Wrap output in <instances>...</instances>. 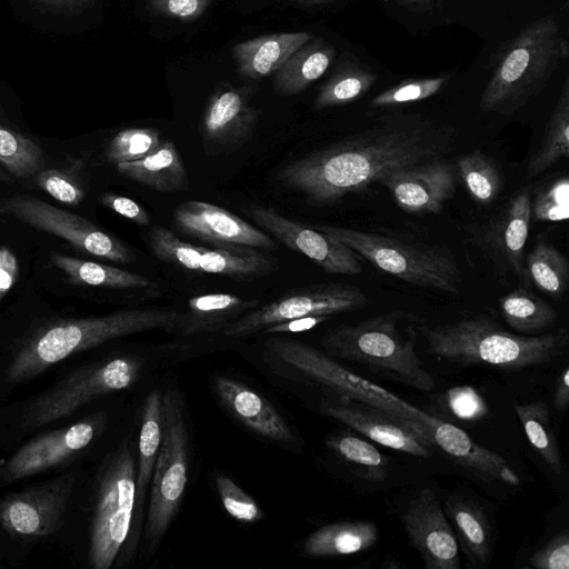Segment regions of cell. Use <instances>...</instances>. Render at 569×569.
Instances as JSON below:
<instances>
[{
  "instance_id": "obj_32",
  "label": "cell",
  "mask_w": 569,
  "mask_h": 569,
  "mask_svg": "<svg viewBox=\"0 0 569 569\" xmlns=\"http://www.w3.org/2000/svg\"><path fill=\"white\" fill-rule=\"evenodd\" d=\"M50 261L74 284L119 289H144L154 286L150 279L139 273L59 252H52Z\"/></svg>"
},
{
  "instance_id": "obj_22",
  "label": "cell",
  "mask_w": 569,
  "mask_h": 569,
  "mask_svg": "<svg viewBox=\"0 0 569 569\" xmlns=\"http://www.w3.org/2000/svg\"><path fill=\"white\" fill-rule=\"evenodd\" d=\"M433 447L439 448L455 463L482 479L519 486V477L498 453L476 443L462 429L432 416L429 423Z\"/></svg>"
},
{
  "instance_id": "obj_23",
  "label": "cell",
  "mask_w": 569,
  "mask_h": 569,
  "mask_svg": "<svg viewBox=\"0 0 569 569\" xmlns=\"http://www.w3.org/2000/svg\"><path fill=\"white\" fill-rule=\"evenodd\" d=\"M442 508L467 566L473 569L488 568L493 555L496 533L482 506L475 499L455 492L448 497Z\"/></svg>"
},
{
  "instance_id": "obj_31",
  "label": "cell",
  "mask_w": 569,
  "mask_h": 569,
  "mask_svg": "<svg viewBox=\"0 0 569 569\" xmlns=\"http://www.w3.org/2000/svg\"><path fill=\"white\" fill-rule=\"evenodd\" d=\"M162 431V400L159 392L154 390L147 396L141 416L134 505V511L139 517L160 450Z\"/></svg>"
},
{
  "instance_id": "obj_1",
  "label": "cell",
  "mask_w": 569,
  "mask_h": 569,
  "mask_svg": "<svg viewBox=\"0 0 569 569\" xmlns=\"http://www.w3.org/2000/svg\"><path fill=\"white\" fill-rule=\"evenodd\" d=\"M456 132L421 114L395 113L282 167L277 180L312 202L329 204L385 176L455 149Z\"/></svg>"
},
{
  "instance_id": "obj_56",
  "label": "cell",
  "mask_w": 569,
  "mask_h": 569,
  "mask_svg": "<svg viewBox=\"0 0 569 569\" xmlns=\"http://www.w3.org/2000/svg\"><path fill=\"white\" fill-rule=\"evenodd\" d=\"M401 4L413 9H427L433 0H398Z\"/></svg>"
},
{
  "instance_id": "obj_46",
  "label": "cell",
  "mask_w": 569,
  "mask_h": 569,
  "mask_svg": "<svg viewBox=\"0 0 569 569\" xmlns=\"http://www.w3.org/2000/svg\"><path fill=\"white\" fill-rule=\"evenodd\" d=\"M216 486L226 511L241 522H256L263 518L257 502L224 475L216 476Z\"/></svg>"
},
{
  "instance_id": "obj_45",
  "label": "cell",
  "mask_w": 569,
  "mask_h": 569,
  "mask_svg": "<svg viewBox=\"0 0 569 569\" xmlns=\"http://www.w3.org/2000/svg\"><path fill=\"white\" fill-rule=\"evenodd\" d=\"M448 79V76L407 79L378 93L370 101V106L372 108H390L428 99L438 93Z\"/></svg>"
},
{
  "instance_id": "obj_26",
  "label": "cell",
  "mask_w": 569,
  "mask_h": 569,
  "mask_svg": "<svg viewBox=\"0 0 569 569\" xmlns=\"http://www.w3.org/2000/svg\"><path fill=\"white\" fill-rule=\"evenodd\" d=\"M116 168L121 176L159 192L183 191L189 183L183 160L170 139H162L158 149L149 156L118 163Z\"/></svg>"
},
{
  "instance_id": "obj_11",
  "label": "cell",
  "mask_w": 569,
  "mask_h": 569,
  "mask_svg": "<svg viewBox=\"0 0 569 569\" xmlns=\"http://www.w3.org/2000/svg\"><path fill=\"white\" fill-rule=\"evenodd\" d=\"M0 213L59 237L88 254L117 263H131L134 260L129 248L90 220L37 197L14 194L3 198L0 200Z\"/></svg>"
},
{
  "instance_id": "obj_40",
  "label": "cell",
  "mask_w": 569,
  "mask_h": 569,
  "mask_svg": "<svg viewBox=\"0 0 569 569\" xmlns=\"http://www.w3.org/2000/svg\"><path fill=\"white\" fill-rule=\"evenodd\" d=\"M0 164L16 178L29 179L44 168L46 154L28 137L0 124Z\"/></svg>"
},
{
  "instance_id": "obj_17",
  "label": "cell",
  "mask_w": 569,
  "mask_h": 569,
  "mask_svg": "<svg viewBox=\"0 0 569 569\" xmlns=\"http://www.w3.org/2000/svg\"><path fill=\"white\" fill-rule=\"evenodd\" d=\"M329 418L356 430L383 447L429 458L433 446L402 419L362 401L332 397L320 403Z\"/></svg>"
},
{
  "instance_id": "obj_44",
  "label": "cell",
  "mask_w": 569,
  "mask_h": 569,
  "mask_svg": "<svg viewBox=\"0 0 569 569\" xmlns=\"http://www.w3.org/2000/svg\"><path fill=\"white\" fill-rule=\"evenodd\" d=\"M531 218L543 222H561L569 217V179L559 177L531 196Z\"/></svg>"
},
{
  "instance_id": "obj_54",
  "label": "cell",
  "mask_w": 569,
  "mask_h": 569,
  "mask_svg": "<svg viewBox=\"0 0 569 569\" xmlns=\"http://www.w3.org/2000/svg\"><path fill=\"white\" fill-rule=\"evenodd\" d=\"M36 1L46 7L56 8V9L64 10V11H76V10H79V9L88 6L93 0H36Z\"/></svg>"
},
{
  "instance_id": "obj_50",
  "label": "cell",
  "mask_w": 569,
  "mask_h": 569,
  "mask_svg": "<svg viewBox=\"0 0 569 569\" xmlns=\"http://www.w3.org/2000/svg\"><path fill=\"white\" fill-rule=\"evenodd\" d=\"M100 202L119 216L139 224L147 227L150 224L148 211L134 200L112 192H104L100 197Z\"/></svg>"
},
{
  "instance_id": "obj_15",
  "label": "cell",
  "mask_w": 569,
  "mask_h": 569,
  "mask_svg": "<svg viewBox=\"0 0 569 569\" xmlns=\"http://www.w3.org/2000/svg\"><path fill=\"white\" fill-rule=\"evenodd\" d=\"M531 192L521 189L488 222L476 232L481 249L489 256L496 270L516 277L522 287H530L525 263L530 221Z\"/></svg>"
},
{
  "instance_id": "obj_47",
  "label": "cell",
  "mask_w": 569,
  "mask_h": 569,
  "mask_svg": "<svg viewBox=\"0 0 569 569\" xmlns=\"http://www.w3.org/2000/svg\"><path fill=\"white\" fill-rule=\"evenodd\" d=\"M443 400L449 412L463 421H479L489 413L487 402L471 386H458L448 389Z\"/></svg>"
},
{
  "instance_id": "obj_24",
  "label": "cell",
  "mask_w": 569,
  "mask_h": 569,
  "mask_svg": "<svg viewBox=\"0 0 569 569\" xmlns=\"http://www.w3.org/2000/svg\"><path fill=\"white\" fill-rule=\"evenodd\" d=\"M214 388L221 401L244 426L279 442H292L295 436L279 412L259 393L237 380L218 377Z\"/></svg>"
},
{
  "instance_id": "obj_19",
  "label": "cell",
  "mask_w": 569,
  "mask_h": 569,
  "mask_svg": "<svg viewBox=\"0 0 569 569\" xmlns=\"http://www.w3.org/2000/svg\"><path fill=\"white\" fill-rule=\"evenodd\" d=\"M253 88L222 84L209 98L201 121V137L208 154L229 153L252 134L260 111L250 104Z\"/></svg>"
},
{
  "instance_id": "obj_10",
  "label": "cell",
  "mask_w": 569,
  "mask_h": 569,
  "mask_svg": "<svg viewBox=\"0 0 569 569\" xmlns=\"http://www.w3.org/2000/svg\"><path fill=\"white\" fill-rule=\"evenodd\" d=\"M162 400L163 431L151 477L146 538L154 547L168 530L188 481V435L179 396L169 390Z\"/></svg>"
},
{
  "instance_id": "obj_35",
  "label": "cell",
  "mask_w": 569,
  "mask_h": 569,
  "mask_svg": "<svg viewBox=\"0 0 569 569\" xmlns=\"http://www.w3.org/2000/svg\"><path fill=\"white\" fill-rule=\"evenodd\" d=\"M569 154V82L566 80L558 101L546 124L540 144L527 166V177L533 178Z\"/></svg>"
},
{
  "instance_id": "obj_4",
  "label": "cell",
  "mask_w": 569,
  "mask_h": 569,
  "mask_svg": "<svg viewBox=\"0 0 569 569\" xmlns=\"http://www.w3.org/2000/svg\"><path fill=\"white\" fill-rule=\"evenodd\" d=\"M417 320L405 311L382 313L355 325L338 326L322 337L321 343L332 358L429 392L436 389V381L416 352Z\"/></svg>"
},
{
  "instance_id": "obj_8",
  "label": "cell",
  "mask_w": 569,
  "mask_h": 569,
  "mask_svg": "<svg viewBox=\"0 0 569 569\" xmlns=\"http://www.w3.org/2000/svg\"><path fill=\"white\" fill-rule=\"evenodd\" d=\"M268 348L277 358L331 391L333 397L358 400L382 409L410 423L432 445L429 430L431 415L360 377L328 353L290 339L270 340Z\"/></svg>"
},
{
  "instance_id": "obj_48",
  "label": "cell",
  "mask_w": 569,
  "mask_h": 569,
  "mask_svg": "<svg viewBox=\"0 0 569 569\" xmlns=\"http://www.w3.org/2000/svg\"><path fill=\"white\" fill-rule=\"evenodd\" d=\"M535 569H569V535L559 532L541 548L537 549L528 560Z\"/></svg>"
},
{
  "instance_id": "obj_9",
  "label": "cell",
  "mask_w": 569,
  "mask_h": 569,
  "mask_svg": "<svg viewBox=\"0 0 569 569\" xmlns=\"http://www.w3.org/2000/svg\"><path fill=\"white\" fill-rule=\"evenodd\" d=\"M142 368V359L133 356L78 367L28 403L21 426L31 430L67 418L90 401L131 387Z\"/></svg>"
},
{
  "instance_id": "obj_27",
  "label": "cell",
  "mask_w": 569,
  "mask_h": 569,
  "mask_svg": "<svg viewBox=\"0 0 569 569\" xmlns=\"http://www.w3.org/2000/svg\"><path fill=\"white\" fill-rule=\"evenodd\" d=\"M259 300L231 293H207L188 300L178 326L184 337L223 330L244 313L257 308Z\"/></svg>"
},
{
  "instance_id": "obj_7",
  "label": "cell",
  "mask_w": 569,
  "mask_h": 569,
  "mask_svg": "<svg viewBox=\"0 0 569 569\" xmlns=\"http://www.w3.org/2000/svg\"><path fill=\"white\" fill-rule=\"evenodd\" d=\"M136 505V465L124 440L102 461L94 479L88 560L93 569H109L130 533Z\"/></svg>"
},
{
  "instance_id": "obj_14",
  "label": "cell",
  "mask_w": 569,
  "mask_h": 569,
  "mask_svg": "<svg viewBox=\"0 0 569 569\" xmlns=\"http://www.w3.org/2000/svg\"><path fill=\"white\" fill-rule=\"evenodd\" d=\"M106 417L94 413L72 425L43 432L21 446L7 461L6 482H14L64 465L101 433Z\"/></svg>"
},
{
  "instance_id": "obj_28",
  "label": "cell",
  "mask_w": 569,
  "mask_h": 569,
  "mask_svg": "<svg viewBox=\"0 0 569 569\" xmlns=\"http://www.w3.org/2000/svg\"><path fill=\"white\" fill-rule=\"evenodd\" d=\"M379 539L377 525L371 520H345L328 523L313 531L302 543L309 557H338L367 551Z\"/></svg>"
},
{
  "instance_id": "obj_13",
  "label": "cell",
  "mask_w": 569,
  "mask_h": 569,
  "mask_svg": "<svg viewBox=\"0 0 569 569\" xmlns=\"http://www.w3.org/2000/svg\"><path fill=\"white\" fill-rule=\"evenodd\" d=\"M76 478L64 473L0 499V525L11 536L41 538L59 531Z\"/></svg>"
},
{
  "instance_id": "obj_57",
  "label": "cell",
  "mask_w": 569,
  "mask_h": 569,
  "mask_svg": "<svg viewBox=\"0 0 569 569\" xmlns=\"http://www.w3.org/2000/svg\"><path fill=\"white\" fill-rule=\"evenodd\" d=\"M290 1H295L298 3H302V4H319V3L327 2L329 0H290Z\"/></svg>"
},
{
  "instance_id": "obj_39",
  "label": "cell",
  "mask_w": 569,
  "mask_h": 569,
  "mask_svg": "<svg viewBox=\"0 0 569 569\" xmlns=\"http://www.w3.org/2000/svg\"><path fill=\"white\" fill-rule=\"evenodd\" d=\"M530 281L546 295L558 299L569 286V264L551 243L541 241L525 259Z\"/></svg>"
},
{
  "instance_id": "obj_29",
  "label": "cell",
  "mask_w": 569,
  "mask_h": 569,
  "mask_svg": "<svg viewBox=\"0 0 569 569\" xmlns=\"http://www.w3.org/2000/svg\"><path fill=\"white\" fill-rule=\"evenodd\" d=\"M335 54V48L325 39L308 41L274 73L276 92L282 96L302 92L327 71Z\"/></svg>"
},
{
  "instance_id": "obj_20",
  "label": "cell",
  "mask_w": 569,
  "mask_h": 569,
  "mask_svg": "<svg viewBox=\"0 0 569 569\" xmlns=\"http://www.w3.org/2000/svg\"><path fill=\"white\" fill-rule=\"evenodd\" d=\"M398 207L407 213H440L452 198L457 170L443 159L426 161L396 170L379 180Z\"/></svg>"
},
{
  "instance_id": "obj_38",
  "label": "cell",
  "mask_w": 569,
  "mask_h": 569,
  "mask_svg": "<svg viewBox=\"0 0 569 569\" xmlns=\"http://www.w3.org/2000/svg\"><path fill=\"white\" fill-rule=\"evenodd\" d=\"M456 170L476 203L489 206L500 194L501 172L497 163L480 150L461 154Z\"/></svg>"
},
{
  "instance_id": "obj_30",
  "label": "cell",
  "mask_w": 569,
  "mask_h": 569,
  "mask_svg": "<svg viewBox=\"0 0 569 569\" xmlns=\"http://www.w3.org/2000/svg\"><path fill=\"white\" fill-rule=\"evenodd\" d=\"M276 260L271 256L251 247H202L198 271L236 279H248L269 274Z\"/></svg>"
},
{
  "instance_id": "obj_55",
  "label": "cell",
  "mask_w": 569,
  "mask_h": 569,
  "mask_svg": "<svg viewBox=\"0 0 569 569\" xmlns=\"http://www.w3.org/2000/svg\"><path fill=\"white\" fill-rule=\"evenodd\" d=\"M382 569H405L406 566L393 555H386L380 565Z\"/></svg>"
},
{
  "instance_id": "obj_6",
  "label": "cell",
  "mask_w": 569,
  "mask_h": 569,
  "mask_svg": "<svg viewBox=\"0 0 569 569\" xmlns=\"http://www.w3.org/2000/svg\"><path fill=\"white\" fill-rule=\"evenodd\" d=\"M322 231L352 249L381 271L416 287L459 293L462 273L455 256L445 247L406 236L319 224Z\"/></svg>"
},
{
  "instance_id": "obj_2",
  "label": "cell",
  "mask_w": 569,
  "mask_h": 569,
  "mask_svg": "<svg viewBox=\"0 0 569 569\" xmlns=\"http://www.w3.org/2000/svg\"><path fill=\"white\" fill-rule=\"evenodd\" d=\"M180 319L181 313L174 309L144 308L46 321L18 341L6 369V380L22 383L77 352L113 339L151 330L172 332Z\"/></svg>"
},
{
  "instance_id": "obj_42",
  "label": "cell",
  "mask_w": 569,
  "mask_h": 569,
  "mask_svg": "<svg viewBox=\"0 0 569 569\" xmlns=\"http://www.w3.org/2000/svg\"><path fill=\"white\" fill-rule=\"evenodd\" d=\"M161 141L154 128H128L110 140L104 157L112 164L136 161L157 150Z\"/></svg>"
},
{
  "instance_id": "obj_53",
  "label": "cell",
  "mask_w": 569,
  "mask_h": 569,
  "mask_svg": "<svg viewBox=\"0 0 569 569\" xmlns=\"http://www.w3.org/2000/svg\"><path fill=\"white\" fill-rule=\"evenodd\" d=\"M569 403V368L566 367L555 382L553 405L558 411H563Z\"/></svg>"
},
{
  "instance_id": "obj_37",
  "label": "cell",
  "mask_w": 569,
  "mask_h": 569,
  "mask_svg": "<svg viewBox=\"0 0 569 569\" xmlns=\"http://www.w3.org/2000/svg\"><path fill=\"white\" fill-rule=\"evenodd\" d=\"M377 76L366 66L346 61L321 87L315 107L318 110L342 106L361 98L376 83Z\"/></svg>"
},
{
  "instance_id": "obj_34",
  "label": "cell",
  "mask_w": 569,
  "mask_h": 569,
  "mask_svg": "<svg viewBox=\"0 0 569 569\" xmlns=\"http://www.w3.org/2000/svg\"><path fill=\"white\" fill-rule=\"evenodd\" d=\"M326 443L358 478L369 482H380L387 478L389 460L367 438L339 432L330 436Z\"/></svg>"
},
{
  "instance_id": "obj_41",
  "label": "cell",
  "mask_w": 569,
  "mask_h": 569,
  "mask_svg": "<svg viewBox=\"0 0 569 569\" xmlns=\"http://www.w3.org/2000/svg\"><path fill=\"white\" fill-rule=\"evenodd\" d=\"M33 178L41 190L70 207L79 206L87 193V184L79 162L76 167L43 168Z\"/></svg>"
},
{
  "instance_id": "obj_36",
  "label": "cell",
  "mask_w": 569,
  "mask_h": 569,
  "mask_svg": "<svg viewBox=\"0 0 569 569\" xmlns=\"http://www.w3.org/2000/svg\"><path fill=\"white\" fill-rule=\"evenodd\" d=\"M515 411L531 446L555 472H561L563 458L547 403L542 400L516 403Z\"/></svg>"
},
{
  "instance_id": "obj_25",
  "label": "cell",
  "mask_w": 569,
  "mask_h": 569,
  "mask_svg": "<svg viewBox=\"0 0 569 569\" xmlns=\"http://www.w3.org/2000/svg\"><path fill=\"white\" fill-rule=\"evenodd\" d=\"M310 39L309 32L262 34L234 44L232 57L241 76L261 80L276 73Z\"/></svg>"
},
{
  "instance_id": "obj_5",
  "label": "cell",
  "mask_w": 569,
  "mask_h": 569,
  "mask_svg": "<svg viewBox=\"0 0 569 569\" xmlns=\"http://www.w3.org/2000/svg\"><path fill=\"white\" fill-rule=\"evenodd\" d=\"M567 56L568 42L555 16L529 23L501 52L482 91L481 109L512 113L545 87Z\"/></svg>"
},
{
  "instance_id": "obj_52",
  "label": "cell",
  "mask_w": 569,
  "mask_h": 569,
  "mask_svg": "<svg viewBox=\"0 0 569 569\" xmlns=\"http://www.w3.org/2000/svg\"><path fill=\"white\" fill-rule=\"evenodd\" d=\"M328 316H310L295 318L287 321L273 323L262 330L264 333H292L310 330L328 320Z\"/></svg>"
},
{
  "instance_id": "obj_16",
  "label": "cell",
  "mask_w": 569,
  "mask_h": 569,
  "mask_svg": "<svg viewBox=\"0 0 569 569\" xmlns=\"http://www.w3.org/2000/svg\"><path fill=\"white\" fill-rule=\"evenodd\" d=\"M248 213L287 248L305 254L329 273L355 276L362 272L359 256L338 239L283 217L272 208L251 206Z\"/></svg>"
},
{
  "instance_id": "obj_12",
  "label": "cell",
  "mask_w": 569,
  "mask_h": 569,
  "mask_svg": "<svg viewBox=\"0 0 569 569\" xmlns=\"http://www.w3.org/2000/svg\"><path fill=\"white\" fill-rule=\"evenodd\" d=\"M368 303V296L351 284L317 283L296 288L277 300L244 313L228 325L222 335L227 338H244L273 323L310 316L332 317L362 309Z\"/></svg>"
},
{
  "instance_id": "obj_49",
  "label": "cell",
  "mask_w": 569,
  "mask_h": 569,
  "mask_svg": "<svg viewBox=\"0 0 569 569\" xmlns=\"http://www.w3.org/2000/svg\"><path fill=\"white\" fill-rule=\"evenodd\" d=\"M210 3L211 0H149L154 13L181 21L197 20Z\"/></svg>"
},
{
  "instance_id": "obj_58",
  "label": "cell",
  "mask_w": 569,
  "mask_h": 569,
  "mask_svg": "<svg viewBox=\"0 0 569 569\" xmlns=\"http://www.w3.org/2000/svg\"><path fill=\"white\" fill-rule=\"evenodd\" d=\"M0 561H1V556H0Z\"/></svg>"
},
{
  "instance_id": "obj_3",
  "label": "cell",
  "mask_w": 569,
  "mask_h": 569,
  "mask_svg": "<svg viewBox=\"0 0 569 569\" xmlns=\"http://www.w3.org/2000/svg\"><path fill=\"white\" fill-rule=\"evenodd\" d=\"M418 329L438 359L502 370L546 365L561 356L569 340L565 328L543 335H516L486 316Z\"/></svg>"
},
{
  "instance_id": "obj_21",
  "label": "cell",
  "mask_w": 569,
  "mask_h": 569,
  "mask_svg": "<svg viewBox=\"0 0 569 569\" xmlns=\"http://www.w3.org/2000/svg\"><path fill=\"white\" fill-rule=\"evenodd\" d=\"M174 222L184 233L214 246L277 249V242L258 228L219 206L189 200L174 211Z\"/></svg>"
},
{
  "instance_id": "obj_43",
  "label": "cell",
  "mask_w": 569,
  "mask_h": 569,
  "mask_svg": "<svg viewBox=\"0 0 569 569\" xmlns=\"http://www.w3.org/2000/svg\"><path fill=\"white\" fill-rule=\"evenodd\" d=\"M148 236L149 246L159 260L187 270L198 271L202 247L184 242L173 232L160 226L152 227Z\"/></svg>"
},
{
  "instance_id": "obj_18",
  "label": "cell",
  "mask_w": 569,
  "mask_h": 569,
  "mask_svg": "<svg viewBox=\"0 0 569 569\" xmlns=\"http://www.w3.org/2000/svg\"><path fill=\"white\" fill-rule=\"evenodd\" d=\"M410 543L426 569H459L461 559L453 529L430 488H423L401 513Z\"/></svg>"
},
{
  "instance_id": "obj_51",
  "label": "cell",
  "mask_w": 569,
  "mask_h": 569,
  "mask_svg": "<svg viewBox=\"0 0 569 569\" xmlns=\"http://www.w3.org/2000/svg\"><path fill=\"white\" fill-rule=\"evenodd\" d=\"M20 272L16 253L7 246L0 247V302L17 283Z\"/></svg>"
},
{
  "instance_id": "obj_33",
  "label": "cell",
  "mask_w": 569,
  "mask_h": 569,
  "mask_svg": "<svg viewBox=\"0 0 569 569\" xmlns=\"http://www.w3.org/2000/svg\"><path fill=\"white\" fill-rule=\"evenodd\" d=\"M505 322L517 332L535 336L555 326L557 311L529 288L520 287L498 300Z\"/></svg>"
}]
</instances>
